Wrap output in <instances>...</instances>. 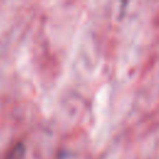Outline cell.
I'll return each instance as SVG.
<instances>
[{
  "label": "cell",
  "instance_id": "1",
  "mask_svg": "<svg viewBox=\"0 0 159 159\" xmlns=\"http://www.w3.org/2000/svg\"><path fill=\"white\" fill-rule=\"evenodd\" d=\"M25 154V147L22 143H17L7 154L5 159H22Z\"/></svg>",
  "mask_w": 159,
  "mask_h": 159
}]
</instances>
